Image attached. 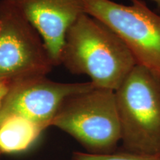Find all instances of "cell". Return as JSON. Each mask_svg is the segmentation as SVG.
I'll return each mask as SVG.
<instances>
[{"mask_svg":"<svg viewBox=\"0 0 160 160\" xmlns=\"http://www.w3.org/2000/svg\"><path fill=\"white\" fill-rule=\"evenodd\" d=\"M33 25L5 0L0 1V81L10 84L46 76L54 67Z\"/></svg>","mask_w":160,"mask_h":160,"instance_id":"5","label":"cell"},{"mask_svg":"<svg viewBox=\"0 0 160 160\" xmlns=\"http://www.w3.org/2000/svg\"><path fill=\"white\" fill-rule=\"evenodd\" d=\"M121 148L160 157V77L136 65L115 91Z\"/></svg>","mask_w":160,"mask_h":160,"instance_id":"2","label":"cell"},{"mask_svg":"<svg viewBox=\"0 0 160 160\" xmlns=\"http://www.w3.org/2000/svg\"><path fill=\"white\" fill-rule=\"evenodd\" d=\"M131 2L127 5L112 0H84L85 13L114 31L137 65L160 77V15L142 0Z\"/></svg>","mask_w":160,"mask_h":160,"instance_id":"4","label":"cell"},{"mask_svg":"<svg viewBox=\"0 0 160 160\" xmlns=\"http://www.w3.org/2000/svg\"><path fill=\"white\" fill-rule=\"evenodd\" d=\"M73 138L92 154L117 151L121 143V128L115 91L96 88L66 99L51 127Z\"/></svg>","mask_w":160,"mask_h":160,"instance_id":"3","label":"cell"},{"mask_svg":"<svg viewBox=\"0 0 160 160\" xmlns=\"http://www.w3.org/2000/svg\"><path fill=\"white\" fill-rule=\"evenodd\" d=\"M10 86H11V84L9 82L0 81V109H1L6 96L8 93Z\"/></svg>","mask_w":160,"mask_h":160,"instance_id":"10","label":"cell"},{"mask_svg":"<svg viewBox=\"0 0 160 160\" xmlns=\"http://www.w3.org/2000/svg\"><path fill=\"white\" fill-rule=\"evenodd\" d=\"M37 30L55 66L60 65L67 32L85 13L84 0H5Z\"/></svg>","mask_w":160,"mask_h":160,"instance_id":"7","label":"cell"},{"mask_svg":"<svg viewBox=\"0 0 160 160\" xmlns=\"http://www.w3.org/2000/svg\"><path fill=\"white\" fill-rule=\"evenodd\" d=\"M1 155H2V154H1V153H0V156H1Z\"/></svg>","mask_w":160,"mask_h":160,"instance_id":"12","label":"cell"},{"mask_svg":"<svg viewBox=\"0 0 160 160\" xmlns=\"http://www.w3.org/2000/svg\"><path fill=\"white\" fill-rule=\"evenodd\" d=\"M61 64L73 74L88 76L96 88L114 91L137 65L115 32L85 13L67 32Z\"/></svg>","mask_w":160,"mask_h":160,"instance_id":"1","label":"cell"},{"mask_svg":"<svg viewBox=\"0 0 160 160\" xmlns=\"http://www.w3.org/2000/svg\"><path fill=\"white\" fill-rule=\"evenodd\" d=\"M151 1L154 2L157 5L158 7L160 8V0H151Z\"/></svg>","mask_w":160,"mask_h":160,"instance_id":"11","label":"cell"},{"mask_svg":"<svg viewBox=\"0 0 160 160\" xmlns=\"http://www.w3.org/2000/svg\"><path fill=\"white\" fill-rule=\"evenodd\" d=\"M94 87L91 82H58L46 76L19 80L11 84L0 109V120L18 116L46 129L51 127L52 120L68 97Z\"/></svg>","mask_w":160,"mask_h":160,"instance_id":"6","label":"cell"},{"mask_svg":"<svg viewBox=\"0 0 160 160\" xmlns=\"http://www.w3.org/2000/svg\"><path fill=\"white\" fill-rule=\"evenodd\" d=\"M69 160H160V157L139 154L118 149L106 154H92L85 151H74Z\"/></svg>","mask_w":160,"mask_h":160,"instance_id":"9","label":"cell"},{"mask_svg":"<svg viewBox=\"0 0 160 160\" xmlns=\"http://www.w3.org/2000/svg\"><path fill=\"white\" fill-rule=\"evenodd\" d=\"M42 126L18 116H9L0 120V153L13 154L25 151L37 141Z\"/></svg>","mask_w":160,"mask_h":160,"instance_id":"8","label":"cell"}]
</instances>
